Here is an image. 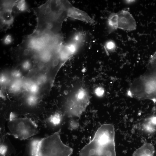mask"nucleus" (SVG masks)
<instances>
[{
	"mask_svg": "<svg viewBox=\"0 0 156 156\" xmlns=\"http://www.w3.org/2000/svg\"><path fill=\"white\" fill-rule=\"evenodd\" d=\"M64 46L61 41L47 34L40 35L30 42L27 56L31 55V59L37 62V65L44 66L50 64L53 67L61 66L64 63L61 57Z\"/></svg>",
	"mask_w": 156,
	"mask_h": 156,
	"instance_id": "f257e3e1",
	"label": "nucleus"
},
{
	"mask_svg": "<svg viewBox=\"0 0 156 156\" xmlns=\"http://www.w3.org/2000/svg\"><path fill=\"white\" fill-rule=\"evenodd\" d=\"M115 134L112 128L100 126L93 139L80 150L79 156H116Z\"/></svg>",
	"mask_w": 156,
	"mask_h": 156,
	"instance_id": "f03ea898",
	"label": "nucleus"
},
{
	"mask_svg": "<svg viewBox=\"0 0 156 156\" xmlns=\"http://www.w3.org/2000/svg\"><path fill=\"white\" fill-rule=\"evenodd\" d=\"M33 156H70L73 150L64 144L58 132L31 143Z\"/></svg>",
	"mask_w": 156,
	"mask_h": 156,
	"instance_id": "7ed1b4c3",
	"label": "nucleus"
},
{
	"mask_svg": "<svg viewBox=\"0 0 156 156\" xmlns=\"http://www.w3.org/2000/svg\"><path fill=\"white\" fill-rule=\"evenodd\" d=\"M8 123L11 134L19 140L28 138L38 133L37 126L31 119L27 118H16L13 114Z\"/></svg>",
	"mask_w": 156,
	"mask_h": 156,
	"instance_id": "20e7f679",
	"label": "nucleus"
},
{
	"mask_svg": "<svg viewBox=\"0 0 156 156\" xmlns=\"http://www.w3.org/2000/svg\"><path fill=\"white\" fill-rule=\"evenodd\" d=\"M87 91L82 88L78 89L66 103V111L68 116L79 118L90 102Z\"/></svg>",
	"mask_w": 156,
	"mask_h": 156,
	"instance_id": "39448f33",
	"label": "nucleus"
},
{
	"mask_svg": "<svg viewBox=\"0 0 156 156\" xmlns=\"http://www.w3.org/2000/svg\"><path fill=\"white\" fill-rule=\"evenodd\" d=\"M17 0H4L1 1V28L5 30L13 24L14 17L13 15V8Z\"/></svg>",
	"mask_w": 156,
	"mask_h": 156,
	"instance_id": "423d86ee",
	"label": "nucleus"
},
{
	"mask_svg": "<svg viewBox=\"0 0 156 156\" xmlns=\"http://www.w3.org/2000/svg\"><path fill=\"white\" fill-rule=\"evenodd\" d=\"M118 29L132 31L136 29V23L134 17L127 10H122L117 13Z\"/></svg>",
	"mask_w": 156,
	"mask_h": 156,
	"instance_id": "0eeeda50",
	"label": "nucleus"
},
{
	"mask_svg": "<svg viewBox=\"0 0 156 156\" xmlns=\"http://www.w3.org/2000/svg\"><path fill=\"white\" fill-rule=\"evenodd\" d=\"M67 16L70 18L90 24L94 22V21L86 13L74 7L72 5L68 9Z\"/></svg>",
	"mask_w": 156,
	"mask_h": 156,
	"instance_id": "6e6552de",
	"label": "nucleus"
},
{
	"mask_svg": "<svg viewBox=\"0 0 156 156\" xmlns=\"http://www.w3.org/2000/svg\"><path fill=\"white\" fill-rule=\"evenodd\" d=\"M154 153L155 148L153 145L146 143L137 149L132 156H153Z\"/></svg>",
	"mask_w": 156,
	"mask_h": 156,
	"instance_id": "1a4fd4ad",
	"label": "nucleus"
},
{
	"mask_svg": "<svg viewBox=\"0 0 156 156\" xmlns=\"http://www.w3.org/2000/svg\"><path fill=\"white\" fill-rule=\"evenodd\" d=\"M143 131L147 133H153L156 131V116H153L145 119L141 124Z\"/></svg>",
	"mask_w": 156,
	"mask_h": 156,
	"instance_id": "9d476101",
	"label": "nucleus"
},
{
	"mask_svg": "<svg viewBox=\"0 0 156 156\" xmlns=\"http://www.w3.org/2000/svg\"><path fill=\"white\" fill-rule=\"evenodd\" d=\"M118 18L117 13H112L109 16L107 23L112 30H115L118 29Z\"/></svg>",
	"mask_w": 156,
	"mask_h": 156,
	"instance_id": "9b49d317",
	"label": "nucleus"
},
{
	"mask_svg": "<svg viewBox=\"0 0 156 156\" xmlns=\"http://www.w3.org/2000/svg\"><path fill=\"white\" fill-rule=\"evenodd\" d=\"M23 82L20 79H15L10 86V91L13 93H16L19 92L23 88Z\"/></svg>",
	"mask_w": 156,
	"mask_h": 156,
	"instance_id": "f8f14e48",
	"label": "nucleus"
},
{
	"mask_svg": "<svg viewBox=\"0 0 156 156\" xmlns=\"http://www.w3.org/2000/svg\"><path fill=\"white\" fill-rule=\"evenodd\" d=\"M14 7L16 10L20 12H23L27 11L28 6L27 2L25 0H17Z\"/></svg>",
	"mask_w": 156,
	"mask_h": 156,
	"instance_id": "ddd939ff",
	"label": "nucleus"
},
{
	"mask_svg": "<svg viewBox=\"0 0 156 156\" xmlns=\"http://www.w3.org/2000/svg\"><path fill=\"white\" fill-rule=\"evenodd\" d=\"M50 123L54 125H58L62 120L61 115L59 113H56L51 115L49 118Z\"/></svg>",
	"mask_w": 156,
	"mask_h": 156,
	"instance_id": "4468645a",
	"label": "nucleus"
},
{
	"mask_svg": "<svg viewBox=\"0 0 156 156\" xmlns=\"http://www.w3.org/2000/svg\"><path fill=\"white\" fill-rule=\"evenodd\" d=\"M38 101V98L36 95L31 94L26 99V102L29 105L33 106L36 105Z\"/></svg>",
	"mask_w": 156,
	"mask_h": 156,
	"instance_id": "2eb2a0df",
	"label": "nucleus"
},
{
	"mask_svg": "<svg viewBox=\"0 0 156 156\" xmlns=\"http://www.w3.org/2000/svg\"><path fill=\"white\" fill-rule=\"evenodd\" d=\"M21 65L23 70L27 71L29 70L31 68L32 66V64L29 60L27 59H25L21 61Z\"/></svg>",
	"mask_w": 156,
	"mask_h": 156,
	"instance_id": "dca6fc26",
	"label": "nucleus"
},
{
	"mask_svg": "<svg viewBox=\"0 0 156 156\" xmlns=\"http://www.w3.org/2000/svg\"><path fill=\"white\" fill-rule=\"evenodd\" d=\"M39 85L37 83L33 82L29 88V91L31 94L36 95L39 91Z\"/></svg>",
	"mask_w": 156,
	"mask_h": 156,
	"instance_id": "f3484780",
	"label": "nucleus"
},
{
	"mask_svg": "<svg viewBox=\"0 0 156 156\" xmlns=\"http://www.w3.org/2000/svg\"><path fill=\"white\" fill-rule=\"evenodd\" d=\"M105 47L106 50L112 51L114 50L116 47L115 43L112 40H109L105 43Z\"/></svg>",
	"mask_w": 156,
	"mask_h": 156,
	"instance_id": "a211bd4d",
	"label": "nucleus"
},
{
	"mask_svg": "<svg viewBox=\"0 0 156 156\" xmlns=\"http://www.w3.org/2000/svg\"><path fill=\"white\" fill-rule=\"evenodd\" d=\"M11 76L15 79H20L22 76V73L20 70L15 69L13 70L11 73Z\"/></svg>",
	"mask_w": 156,
	"mask_h": 156,
	"instance_id": "6ab92c4d",
	"label": "nucleus"
},
{
	"mask_svg": "<svg viewBox=\"0 0 156 156\" xmlns=\"http://www.w3.org/2000/svg\"><path fill=\"white\" fill-rule=\"evenodd\" d=\"M69 127L71 129H75L78 128L79 124L78 121L74 119H71L69 122Z\"/></svg>",
	"mask_w": 156,
	"mask_h": 156,
	"instance_id": "aec40b11",
	"label": "nucleus"
},
{
	"mask_svg": "<svg viewBox=\"0 0 156 156\" xmlns=\"http://www.w3.org/2000/svg\"><path fill=\"white\" fill-rule=\"evenodd\" d=\"M13 41V38L10 35H7L3 38V42L6 45L10 44Z\"/></svg>",
	"mask_w": 156,
	"mask_h": 156,
	"instance_id": "412c9836",
	"label": "nucleus"
},
{
	"mask_svg": "<svg viewBox=\"0 0 156 156\" xmlns=\"http://www.w3.org/2000/svg\"><path fill=\"white\" fill-rule=\"evenodd\" d=\"M33 82L30 81H26L23 82V88L25 90L29 91V88Z\"/></svg>",
	"mask_w": 156,
	"mask_h": 156,
	"instance_id": "4be33fe9",
	"label": "nucleus"
},
{
	"mask_svg": "<svg viewBox=\"0 0 156 156\" xmlns=\"http://www.w3.org/2000/svg\"><path fill=\"white\" fill-rule=\"evenodd\" d=\"M95 92L98 96H101L104 93V90L102 88L98 87L96 89Z\"/></svg>",
	"mask_w": 156,
	"mask_h": 156,
	"instance_id": "5701e85b",
	"label": "nucleus"
},
{
	"mask_svg": "<svg viewBox=\"0 0 156 156\" xmlns=\"http://www.w3.org/2000/svg\"><path fill=\"white\" fill-rule=\"evenodd\" d=\"M0 82L1 84H3L7 82L8 78L5 75L1 74L0 75Z\"/></svg>",
	"mask_w": 156,
	"mask_h": 156,
	"instance_id": "b1692460",
	"label": "nucleus"
},
{
	"mask_svg": "<svg viewBox=\"0 0 156 156\" xmlns=\"http://www.w3.org/2000/svg\"><path fill=\"white\" fill-rule=\"evenodd\" d=\"M0 152L2 155L4 154L6 152V146L3 144H2L0 147Z\"/></svg>",
	"mask_w": 156,
	"mask_h": 156,
	"instance_id": "393cba45",
	"label": "nucleus"
},
{
	"mask_svg": "<svg viewBox=\"0 0 156 156\" xmlns=\"http://www.w3.org/2000/svg\"><path fill=\"white\" fill-rule=\"evenodd\" d=\"M81 36L80 34H77L74 36L73 39L75 42H77L78 40H80L81 38Z\"/></svg>",
	"mask_w": 156,
	"mask_h": 156,
	"instance_id": "a878e982",
	"label": "nucleus"
},
{
	"mask_svg": "<svg viewBox=\"0 0 156 156\" xmlns=\"http://www.w3.org/2000/svg\"><path fill=\"white\" fill-rule=\"evenodd\" d=\"M125 2L127 3H132L135 1L134 0H126L125 1Z\"/></svg>",
	"mask_w": 156,
	"mask_h": 156,
	"instance_id": "bb28decb",
	"label": "nucleus"
},
{
	"mask_svg": "<svg viewBox=\"0 0 156 156\" xmlns=\"http://www.w3.org/2000/svg\"><path fill=\"white\" fill-rule=\"evenodd\" d=\"M5 96L2 93L1 91H0V97L2 99H4L5 98Z\"/></svg>",
	"mask_w": 156,
	"mask_h": 156,
	"instance_id": "cd10ccee",
	"label": "nucleus"
}]
</instances>
